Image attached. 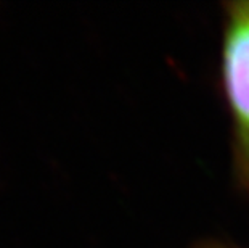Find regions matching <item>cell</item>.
<instances>
[{
  "label": "cell",
  "instance_id": "obj_1",
  "mask_svg": "<svg viewBox=\"0 0 249 248\" xmlns=\"http://www.w3.org/2000/svg\"><path fill=\"white\" fill-rule=\"evenodd\" d=\"M222 70L229 107L235 119L243 171L249 181V2L229 5Z\"/></svg>",
  "mask_w": 249,
  "mask_h": 248
}]
</instances>
